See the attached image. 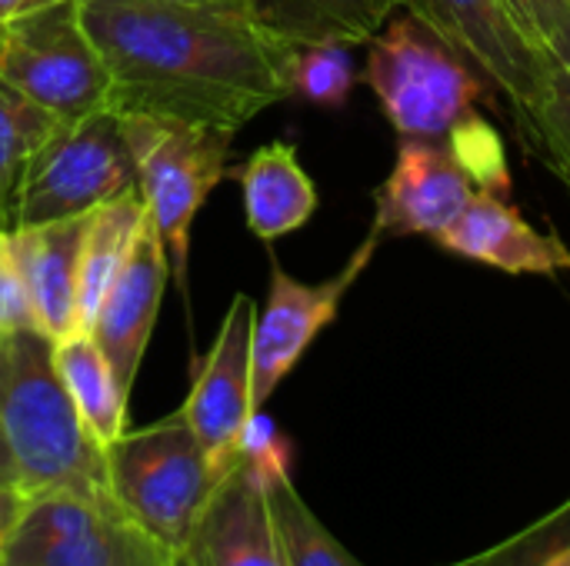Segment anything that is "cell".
<instances>
[{
	"instance_id": "cell-6",
	"label": "cell",
	"mask_w": 570,
	"mask_h": 566,
	"mask_svg": "<svg viewBox=\"0 0 570 566\" xmlns=\"http://www.w3.org/2000/svg\"><path fill=\"white\" fill-rule=\"evenodd\" d=\"M0 80L57 120L104 110L110 70L83 27L80 0H53L3 20Z\"/></svg>"
},
{
	"instance_id": "cell-23",
	"label": "cell",
	"mask_w": 570,
	"mask_h": 566,
	"mask_svg": "<svg viewBox=\"0 0 570 566\" xmlns=\"http://www.w3.org/2000/svg\"><path fill=\"white\" fill-rule=\"evenodd\" d=\"M357 83L351 43L341 40H317V43H301L291 63V93L327 107L341 110Z\"/></svg>"
},
{
	"instance_id": "cell-8",
	"label": "cell",
	"mask_w": 570,
	"mask_h": 566,
	"mask_svg": "<svg viewBox=\"0 0 570 566\" xmlns=\"http://www.w3.org/2000/svg\"><path fill=\"white\" fill-rule=\"evenodd\" d=\"M514 107L521 137L551 90V50L514 0H401Z\"/></svg>"
},
{
	"instance_id": "cell-31",
	"label": "cell",
	"mask_w": 570,
	"mask_h": 566,
	"mask_svg": "<svg viewBox=\"0 0 570 566\" xmlns=\"http://www.w3.org/2000/svg\"><path fill=\"white\" fill-rule=\"evenodd\" d=\"M538 566H570V547L568 550H558L554 557H548L544 564H538Z\"/></svg>"
},
{
	"instance_id": "cell-10",
	"label": "cell",
	"mask_w": 570,
	"mask_h": 566,
	"mask_svg": "<svg viewBox=\"0 0 570 566\" xmlns=\"http://www.w3.org/2000/svg\"><path fill=\"white\" fill-rule=\"evenodd\" d=\"M377 244H381V237L371 230L364 237V244L354 250V257L347 260V267L324 284H301L274 264L267 307L261 317H254V340H250V404H254V410H264V404L274 397L281 380L307 354L314 337L337 317L341 300L347 297V290L354 287L361 270L371 264Z\"/></svg>"
},
{
	"instance_id": "cell-30",
	"label": "cell",
	"mask_w": 570,
	"mask_h": 566,
	"mask_svg": "<svg viewBox=\"0 0 570 566\" xmlns=\"http://www.w3.org/2000/svg\"><path fill=\"white\" fill-rule=\"evenodd\" d=\"M0 487H17V470H13V457H10V447H7L3 434H0Z\"/></svg>"
},
{
	"instance_id": "cell-11",
	"label": "cell",
	"mask_w": 570,
	"mask_h": 566,
	"mask_svg": "<svg viewBox=\"0 0 570 566\" xmlns=\"http://www.w3.org/2000/svg\"><path fill=\"white\" fill-rule=\"evenodd\" d=\"M257 307L247 294H237L224 314L220 334L180 407L204 457L220 480L240 457V437L254 414L250 404V340Z\"/></svg>"
},
{
	"instance_id": "cell-28",
	"label": "cell",
	"mask_w": 570,
	"mask_h": 566,
	"mask_svg": "<svg viewBox=\"0 0 570 566\" xmlns=\"http://www.w3.org/2000/svg\"><path fill=\"white\" fill-rule=\"evenodd\" d=\"M20 504H23V494L17 487H0V557H3V544L10 537V527L20 514Z\"/></svg>"
},
{
	"instance_id": "cell-29",
	"label": "cell",
	"mask_w": 570,
	"mask_h": 566,
	"mask_svg": "<svg viewBox=\"0 0 570 566\" xmlns=\"http://www.w3.org/2000/svg\"><path fill=\"white\" fill-rule=\"evenodd\" d=\"M43 3H53V0H0V23L3 20H13V17H20L27 10H37Z\"/></svg>"
},
{
	"instance_id": "cell-24",
	"label": "cell",
	"mask_w": 570,
	"mask_h": 566,
	"mask_svg": "<svg viewBox=\"0 0 570 566\" xmlns=\"http://www.w3.org/2000/svg\"><path fill=\"white\" fill-rule=\"evenodd\" d=\"M444 140H448V150H451L454 160L468 170V177L474 180L478 190L508 197L511 177H508L504 147H501L498 130H494L484 117L468 113L461 123H454V130H451Z\"/></svg>"
},
{
	"instance_id": "cell-27",
	"label": "cell",
	"mask_w": 570,
	"mask_h": 566,
	"mask_svg": "<svg viewBox=\"0 0 570 566\" xmlns=\"http://www.w3.org/2000/svg\"><path fill=\"white\" fill-rule=\"evenodd\" d=\"M0 327H33L20 280L7 254V230L0 227Z\"/></svg>"
},
{
	"instance_id": "cell-7",
	"label": "cell",
	"mask_w": 570,
	"mask_h": 566,
	"mask_svg": "<svg viewBox=\"0 0 570 566\" xmlns=\"http://www.w3.org/2000/svg\"><path fill=\"white\" fill-rule=\"evenodd\" d=\"M130 187H137V163L110 107L60 120L23 170L13 227L90 214Z\"/></svg>"
},
{
	"instance_id": "cell-2",
	"label": "cell",
	"mask_w": 570,
	"mask_h": 566,
	"mask_svg": "<svg viewBox=\"0 0 570 566\" xmlns=\"http://www.w3.org/2000/svg\"><path fill=\"white\" fill-rule=\"evenodd\" d=\"M0 434L20 494L77 490L107 497L104 450L63 387L53 340L37 327H0Z\"/></svg>"
},
{
	"instance_id": "cell-3",
	"label": "cell",
	"mask_w": 570,
	"mask_h": 566,
	"mask_svg": "<svg viewBox=\"0 0 570 566\" xmlns=\"http://www.w3.org/2000/svg\"><path fill=\"white\" fill-rule=\"evenodd\" d=\"M110 504L170 557L194 530L217 477L184 414L127 430L104 450Z\"/></svg>"
},
{
	"instance_id": "cell-1",
	"label": "cell",
	"mask_w": 570,
	"mask_h": 566,
	"mask_svg": "<svg viewBox=\"0 0 570 566\" xmlns=\"http://www.w3.org/2000/svg\"><path fill=\"white\" fill-rule=\"evenodd\" d=\"M80 13L110 70L114 113L237 133L261 110L294 97L291 63L301 43L274 30L250 0H80Z\"/></svg>"
},
{
	"instance_id": "cell-13",
	"label": "cell",
	"mask_w": 570,
	"mask_h": 566,
	"mask_svg": "<svg viewBox=\"0 0 570 566\" xmlns=\"http://www.w3.org/2000/svg\"><path fill=\"white\" fill-rule=\"evenodd\" d=\"M167 277H170L167 247H164L154 220L144 217V224L134 237V247L87 330L94 337V344L100 347V354L107 357V364L114 367V374L127 394L134 390L147 340L154 334V320L164 304Z\"/></svg>"
},
{
	"instance_id": "cell-5",
	"label": "cell",
	"mask_w": 570,
	"mask_h": 566,
	"mask_svg": "<svg viewBox=\"0 0 570 566\" xmlns=\"http://www.w3.org/2000/svg\"><path fill=\"white\" fill-rule=\"evenodd\" d=\"M137 163V187L154 220L177 287L187 294L190 227L207 193L227 177L234 130L174 117L117 113Z\"/></svg>"
},
{
	"instance_id": "cell-20",
	"label": "cell",
	"mask_w": 570,
	"mask_h": 566,
	"mask_svg": "<svg viewBox=\"0 0 570 566\" xmlns=\"http://www.w3.org/2000/svg\"><path fill=\"white\" fill-rule=\"evenodd\" d=\"M261 17L297 43H367L401 0H257Z\"/></svg>"
},
{
	"instance_id": "cell-22",
	"label": "cell",
	"mask_w": 570,
	"mask_h": 566,
	"mask_svg": "<svg viewBox=\"0 0 570 566\" xmlns=\"http://www.w3.org/2000/svg\"><path fill=\"white\" fill-rule=\"evenodd\" d=\"M60 120L0 80V227H13L17 190L37 147Z\"/></svg>"
},
{
	"instance_id": "cell-17",
	"label": "cell",
	"mask_w": 570,
	"mask_h": 566,
	"mask_svg": "<svg viewBox=\"0 0 570 566\" xmlns=\"http://www.w3.org/2000/svg\"><path fill=\"white\" fill-rule=\"evenodd\" d=\"M244 217L261 240H277L304 227L317 210V187L297 160L294 143H264L237 170Z\"/></svg>"
},
{
	"instance_id": "cell-18",
	"label": "cell",
	"mask_w": 570,
	"mask_h": 566,
	"mask_svg": "<svg viewBox=\"0 0 570 566\" xmlns=\"http://www.w3.org/2000/svg\"><path fill=\"white\" fill-rule=\"evenodd\" d=\"M144 217H147V203L140 187H130L120 197L90 210L83 250H80V270H77V324L83 334L90 330L110 284L117 280Z\"/></svg>"
},
{
	"instance_id": "cell-14",
	"label": "cell",
	"mask_w": 570,
	"mask_h": 566,
	"mask_svg": "<svg viewBox=\"0 0 570 566\" xmlns=\"http://www.w3.org/2000/svg\"><path fill=\"white\" fill-rule=\"evenodd\" d=\"M167 566H284L264 484L237 460Z\"/></svg>"
},
{
	"instance_id": "cell-15",
	"label": "cell",
	"mask_w": 570,
	"mask_h": 566,
	"mask_svg": "<svg viewBox=\"0 0 570 566\" xmlns=\"http://www.w3.org/2000/svg\"><path fill=\"white\" fill-rule=\"evenodd\" d=\"M90 214L7 230V254L33 327L53 344L77 334V270Z\"/></svg>"
},
{
	"instance_id": "cell-19",
	"label": "cell",
	"mask_w": 570,
	"mask_h": 566,
	"mask_svg": "<svg viewBox=\"0 0 570 566\" xmlns=\"http://www.w3.org/2000/svg\"><path fill=\"white\" fill-rule=\"evenodd\" d=\"M53 360L63 387L100 450L127 434V390L120 387L114 367L100 354L90 334L77 330L53 344Z\"/></svg>"
},
{
	"instance_id": "cell-4",
	"label": "cell",
	"mask_w": 570,
	"mask_h": 566,
	"mask_svg": "<svg viewBox=\"0 0 570 566\" xmlns=\"http://www.w3.org/2000/svg\"><path fill=\"white\" fill-rule=\"evenodd\" d=\"M367 43L364 80L401 137L444 140L488 90V77L411 13L381 27Z\"/></svg>"
},
{
	"instance_id": "cell-21",
	"label": "cell",
	"mask_w": 570,
	"mask_h": 566,
	"mask_svg": "<svg viewBox=\"0 0 570 566\" xmlns=\"http://www.w3.org/2000/svg\"><path fill=\"white\" fill-rule=\"evenodd\" d=\"M264 494L284 554V566H361L304 504L291 474L267 480Z\"/></svg>"
},
{
	"instance_id": "cell-12",
	"label": "cell",
	"mask_w": 570,
	"mask_h": 566,
	"mask_svg": "<svg viewBox=\"0 0 570 566\" xmlns=\"http://www.w3.org/2000/svg\"><path fill=\"white\" fill-rule=\"evenodd\" d=\"M474 193V180L454 160L448 143L401 137L397 163L374 193L377 210L371 230L381 240L407 234L438 237L461 217Z\"/></svg>"
},
{
	"instance_id": "cell-25",
	"label": "cell",
	"mask_w": 570,
	"mask_h": 566,
	"mask_svg": "<svg viewBox=\"0 0 570 566\" xmlns=\"http://www.w3.org/2000/svg\"><path fill=\"white\" fill-rule=\"evenodd\" d=\"M524 143L544 157L551 173L570 193V73L558 60H551V90L531 127L524 130Z\"/></svg>"
},
{
	"instance_id": "cell-32",
	"label": "cell",
	"mask_w": 570,
	"mask_h": 566,
	"mask_svg": "<svg viewBox=\"0 0 570 566\" xmlns=\"http://www.w3.org/2000/svg\"><path fill=\"white\" fill-rule=\"evenodd\" d=\"M164 3H237V0H164ZM257 3V0H250Z\"/></svg>"
},
{
	"instance_id": "cell-26",
	"label": "cell",
	"mask_w": 570,
	"mask_h": 566,
	"mask_svg": "<svg viewBox=\"0 0 570 566\" xmlns=\"http://www.w3.org/2000/svg\"><path fill=\"white\" fill-rule=\"evenodd\" d=\"M534 23L544 47L570 73V0H514Z\"/></svg>"
},
{
	"instance_id": "cell-16",
	"label": "cell",
	"mask_w": 570,
	"mask_h": 566,
	"mask_svg": "<svg viewBox=\"0 0 570 566\" xmlns=\"http://www.w3.org/2000/svg\"><path fill=\"white\" fill-rule=\"evenodd\" d=\"M434 240L464 260L488 264L514 277H554L561 270H570V250L558 234H538L518 207L484 190H478L474 200L461 210V217Z\"/></svg>"
},
{
	"instance_id": "cell-9",
	"label": "cell",
	"mask_w": 570,
	"mask_h": 566,
	"mask_svg": "<svg viewBox=\"0 0 570 566\" xmlns=\"http://www.w3.org/2000/svg\"><path fill=\"white\" fill-rule=\"evenodd\" d=\"M0 566H167L107 500L77 490L23 494Z\"/></svg>"
}]
</instances>
